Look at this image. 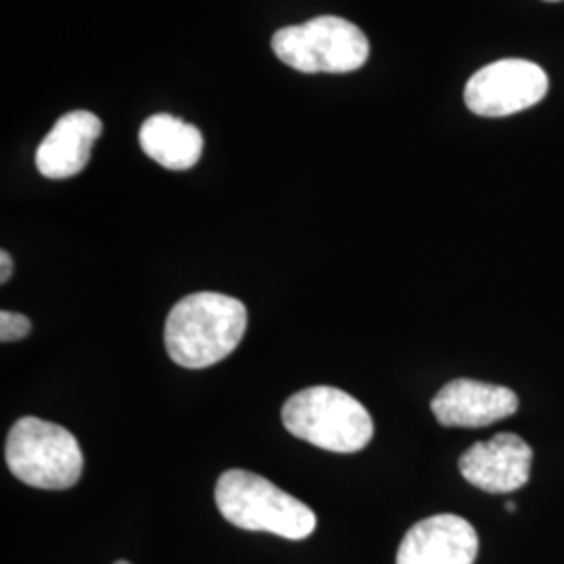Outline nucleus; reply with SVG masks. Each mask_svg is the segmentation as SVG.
<instances>
[{"mask_svg": "<svg viewBox=\"0 0 564 564\" xmlns=\"http://www.w3.org/2000/svg\"><path fill=\"white\" fill-rule=\"evenodd\" d=\"M247 310L224 293H193L172 307L165 321L167 356L182 368H207L223 362L242 341Z\"/></svg>", "mask_w": 564, "mask_h": 564, "instance_id": "obj_1", "label": "nucleus"}, {"mask_svg": "<svg viewBox=\"0 0 564 564\" xmlns=\"http://www.w3.org/2000/svg\"><path fill=\"white\" fill-rule=\"evenodd\" d=\"M216 505L224 519L245 531H263L284 540H305L316 529L310 506L256 473L232 468L216 485Z\"/></svg>", "mask_w": 564, "mask_h": 564, "instance_id": "obj_2", "label": "nucleus"}, {"mask_svg": "<svg viewBox=\"0 0 564 564\" xmlns=\"http://www.w3.org/2000/svg\"><path fill=\"white\" fill-rule=\"evenodd\" d=\"M284 429L326 452L354 454L370 444L375 424L354 395L337 387H307L282 405Z\"/></svg>", "mask_w": 564, "mask_h": 564, "instance_id": "obj_3", "label": "nucleus"}, {"mask_svg": "<svg viewBox=\"0 0 564 564\" xmlns=\"http://www.w3.org/2000/svg\"><path fill=\"white\" fill-rule=\"evenodd\" d=\"M4 460L21 484L39 489H69L84 470L78 440L59 424L25 416L13 424Z\"/></svg>", "mask_w": 564, "mask_h": 564, "instance_id": "obj_4", "label": "nucleus"}, {"mask_svg": "<svg viewBox=\"0 0 564 564\" xmlns=\"http://www.w3.org/2000/svg\"><path fill=\"white\" fill-rule=\"evenodd\" d=\"M272 51L303 74H349L368 61L370 44L356 23L323 15L279 30Z\"/></svg>", "mask_w": 564, "mask_h": 564, "instance_id": "obj_5", "label": "nucleus"}, {"mask_svg": "<svg viewBox=\"0 0 564 564\" xmlns=\"http://www.w3.org/2000/svg\"><path fill=\"white\" fill-rule=\"evenodd\" d=\"M547 74L531 61L502 59L485 65L464 88L466 107L484 118H506L544 99Z\"/></svg>", "mask_w": 564, "mask_h": 564, "instance_id": "obj_6", "label": "nucleus"}, {"mask_svg": "<svg viewBox=\"0 0 564 564\" xmlns=\"http://www.w3.org/2000/svg\"><path fill=\"white\" fill-rule=\"evenodd\" d=\"M533 452L523 437L500 433L489 442L468 447L460 458L464 479L489 494H510L531 477Z\"/></svg>", "mask_w": 564, "mask_h": 564, "instance_id": "obj_7", "label": "nucleus"}, {"mask_svg": "<svg viewBox=\"0 0 564 564\" xmlns=\"http://www.w3.org/2000/svg\"><path fill=\"white\" fill-rule=\"evenodd\" d=\"M477 554L475 527L456 514H437L405 533L395 564H475Z\"/></svg>", "mask_w": 564, "mask_h": 564, "instance_id": "obj_8", "label": "nucleus"}, {"mask_svg": "<svg viewBox=\"0 0 564 564\" xmlns=\"http://www.w3.org/2000/svg\"><path fill=\"white\" fill-rule=\"evenodd\" d=\"M431 410L444 426L477 429L512 416L519 410V398L502 384L456 379L442 387L431 402Z\"/></svg>", "mask_w": 564, "mask_h": 564, "instance_id": "obj_9", "label": "nucleus"}, {"mask_svg": "<svg viewBox=\"0 0 564 564\" xmlns=\"http://www.w3.org/2000/svg\"><path fill=\"white\" fill-rule=\"evenodd\" d=\"M102 123L90 111H69L57 120L36 151V167L44 178L65 181L90 162Z\"/></svg>", "mask_w": 564, "mask_h": 564, "instance_id": "obj_10", "label": "nucleus"}, {"mask_svg": "<svg viewBox=\"0 0 564 564\" xmlns=\"http://www.w3.org/2000/svg\"><path fill=\"white\" fill-rule=\"evenodd\" d=\"M142 151L165 170H191L202 160L203 137L199 128L167 113L151 116L139 134Z\"/></svg>", "mask_w": 564, "mask_h": 564, "instance_id": "obj_11", "label": "nucleus"}, {"mask_svg": "<svg viewBox=\"0 0 564 564\" xmlns=\"http://www.w3.org/2000/svg\"><path fill=\"white\" fill-rule=\"evenodd\" d=\"M30 330H32V324L28 316L18 314V312H9V310L0 312V341H20L30 335Z\"/></svg>", "mask_w": 564, "mask_h": 564, "instance_id": "obj_12", "label": "nucleus"}, {"mask_svg": "<svg viewBox=\"0 0 564 564\" xmlns=\"http://www.w3.org/2000/svg\"><path fill=\"white\" fill-rule=\"evenodd\" d=\"M13 274V260L7 251H0V282H7Z\"/></svg>", "mask_w": 564, "mask_h": 564, "instance_id": "obj_13", "label": "nucleus"}, {"mask_svg": "<svg viewBox=\"0 0 564 564\" xmlns=\"http://www.w3.org/2000/svg\"><path fill=\"white\" fill-rule=\"evenodd\" d=\"M506 510H508V512H517V506L512 505V502H508Z\"/></svg>", "mask_w": 564, "mask_h": 564, "instance_id": "obj_14", "label": "nucleus"}, {"mask_svg": "<svg viewBox=\"0 0 564 564\" xmlns=\"http://www.w3.org/2000/svg\"><path fill=\"white\" fill-rule=\"evenodd\" d=\"M116 564H130V563H126V561H118V563Z\"/></svg>", "mask_w": 564, "mask_h": 564, "instance_id": "obj_15", "label": "nucleus"}]
</instances>
